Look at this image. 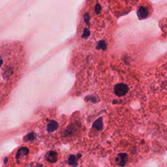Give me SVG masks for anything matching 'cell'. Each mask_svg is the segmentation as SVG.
<instances>
[{
	"mask_svg": "<svg viewBox=\"0 0 167 167\" xmlns=\"http://www.w3.org/2000/svg\"><path fill=\"white\" fill-rule=\"evenodd\" d=\"M128 91V88L125 84H119L115 86L114 92L118 97H123L125 95Z\"/></svg>",
	"mask_w": 167,
	"mask_h": 167,
	"instance_id": "1",
	"label": "cell"
},
{
	"mask_svg": "<svg viewBox=\"0 0 167 167\" xmlns=\"http://www.w3.org/2000/svg\"><path fill=\"white\" fill-rule=\"evenodd\" d=\"M48 160L50 162H56V161L57 160V155L56 152H50L48 154Z\"/></svg>",
	"mask_w": 167,
	"mask_h": 167,
	"instance_id": "2",
	"label": "cell"
},
{
	"mask_svg": "<svg viewBox=\"0 0 167 167\" xmlns=\"http://www.w3.org/2000/svg\"><path fill=\"white\" fill-rule=\"evenodd\" d=\"M28 149L27 148H20L19 152H17V154H16V158L17 159H19L22 155H26L27 153H28Z\"/></svg>",
	"mask_w": 167,
	"mask_h": 167,
	"instance_id": "3",
	"label": "cell"
},
{
	"mask_svg": "<svg viewBox=\"0 0 167 167\" xmlns=\"http://www.w3.org/2000/svg\"><path fill=\"white\" fill-rule=\"evenodd\" d=\"M116 161L119 165L123 166L126 161V155L125 154H120L119 157L116 159Z\"/></svg>",
	"mask_w": 167,
	"mask_h": 167,
	"instance_id": "4",
	"label": "cell"
},
{
	"mask_svg": "<svg viewBox=\"0 0 167 167\" xmlns=\"http://www.w3.org/2000/svg\"><path fill=\"white\" fill-rule=\"evenodd\" d=\"M57 128V123L54 122V121H52V122L48 125L47 129L48 131H53L56 130Z\"/></svg>",
	"mask_w": 167,
	"mask_h": 167,
	"instance_id": "5",
	"label": "cell"
},
{
	"mask_svg": "<svg viewBox=\"0 0 167 167\" xmlns=\"http://www.w3.org/2000/svg\"><path fill=\"white\" fill-rule=\"evenodd\" d=\"M148 13V11L146 9H144V7H141L138 11V15H139L140 18H144L146 16V15Z\"/></svg>",
	"mask_w": 167,
	"mask_h": 167,
	"instance_id": "6",
	"label": "cell"
},
{
	"mask_svg": "<svg viewBox=\"0 0 167 167\" xmlns=\"http://www.w3.org/2000/svg\"><path fill=\"white\" fill-rule=\"evenodd\" d=\"M94 127L96 128L97 130H101L102 127V119H97L94 123Z\"/></svg>",
	"mask_w": 167,
	"mask_h": 167,
	"instance_id": "7",
	"label": "cell"
},
{
	"mask_svg": "<svg viewBox=\"0 0 167 167\" xmlns=\"http://www.w3.org/2000/svg\"><path fill=\"white\" fill-rule=\"evenodd\" d=\"M69 164L73 166H77V157L74 156H71L69 158Z\"/></svg>",
	"mask_w": 167,
	"mask_h": 167,
	"instance_id": "8",
	"label": "cell"
},
{
	"mask_svg": "<svg viewBox=\"0 0 167 167\" xmlns=\"http://www.w3.org/2000/svg\"><path fill=\"white\" fill-rule=\"evenodd\" d=\"M34 138V135L33 133H31V134H29L26 136V139L28 140H31L33 139Z\"/></svg>",
	"mask_w": 167,
	"mask_h": 167,
	"instance_id": "9",
	"label": "cell"
},
{
	"mask_svg": "<svg viewBox=\"0 0 167 167\" xmlns=\"http://www.w3.org/2000/svg\"><path fill=\"white\" fill-rule=\"evenodd\" d=\"M7 158H5V161H4V162H5V163H7Z\"/></svg>",
	"mask_w": 167,
	"mask_h": 167,
	"instance_id": "10",
	"label": "cell"
},
{
	"mask_svg": "<svg viewBox=\"0 0 167 167\" xmlns=\"http://www.w3.org/2000/svg\"><path fill=\"white\" fill-rule=\"evenodd\" d=\"M2 60H0V65H2Z\"/></svg>",
	"mask_w": 167,
	"mask_h": 167,
	"instance_id": "11",
	"label": "cell"
}]
</instances>
